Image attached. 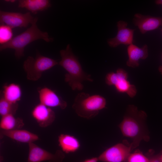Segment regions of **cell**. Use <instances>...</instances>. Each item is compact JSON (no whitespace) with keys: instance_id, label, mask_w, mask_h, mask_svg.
Instances as JSON below:
<instances>
[{"instance_id":"5bb4252c","label":"cell","mask_w":162,"mask_h":162,"mask_svg":"<svg viewBox=\"0 0 162 162\" xmlns=\"http://www.w3.org/2000/svg\"><path fill=\"white\" fill-rule=\"evenodd\" d=\"M127 51L128 58L126 64L134 68L139 66L140 60L145 59L148 56V47L146 44L140 47L133 44H131L128 46Z\"/></svg>"},{"instance_id":"9a60e30c","label":"cell","mask_w":162,"mask_h":162,"mask_svg":"<svg viewBox=\"0 0 162 162\" xmlns=\"http://www.w3.org/2000/svg\"><path fill=\"white\" fill-rule=\"evenodd\" d=\"M1 134L17 142L28 144L39 139V136L37 134L26 130L21 129L10 130H1Z\"/></svg>"},{"instance_id":"8fae6325","label":"cell","mask_w":162,"mask_h":162,"mask_svg":"<svg viewBox=\"0 0 162 162\" xmlns=\"http://www.w3.org/2000/svg\"><path fill=\"white\" fill-rule=\"evenodd\" d=\"M133 22L135 26H137L140 32L144 34L162 26V17L153 16L136 13L134 16Z\"/></svg>"},{"instance_id":"cb8c5ba5","label":"cell","mask_w":162,"mask_h":162,"mask_svg":"<svg viewBox=\"0 0 162 162\" xmlns=\"http://www.w3.org/2000/svg\"><path fill=\"white\" fill-rule=\"evenodd\" d=\"M98 159L97 157L86 159L82 162H98Z\"/></svg>"},{"instance_id":"2e32d148","label":"cell","mask_w":162,"mask_h":162,"mask_svg":"<svg viewBox=\"0 0 162 162\" xmlns=\"http://www.w3.org/2000/svg\"><path fill=\"white\" fill-rule=\"evenodd\" d=\"M59 145L64 152L68 154L77 151L80 146V142L74 136L61 134L58 137Z\"/></svg>"},{"instance_id":"3957f363","label":"cell","mask_w":162,"mask_h":162,"mask_svg":"<svg viewBox=\"0 0 162 162\" xmlns=\"http://www.w3.org/2000/svg\"><path fill=\"white\" fill-rule=\"evenodd\" d=\"M38 19V18L35 17L29 28L13 37L8 43L0 45V51L7 49H14L16 57L20 58L24 56L25 48L31 42L40 39L47 42L52 41L53 39L49 37L47 32H42L38 28L36 24Z\"/></svg>"},{"instance_id":"ba28073f","label":"cell","mask_w":162,"mask_h":162,"mask_svg":"<svg viewBox=\"0 0 162 162\" xmlns=\"http://www.w3.org/2000/svg\"><path fill=\"white\" fill-rule=\"evenodd\" d=\"M29 152L27 162H62L65 158L64 152L57 150L54 154L41 148L34 142L28 144Z\"/></svg>"},{"instance_id":"d6986e66","label":"cell","mask_w":162,"mask_h":162,"mask_svg":"<svg viewBox=\"0 0 162 162\" xmlns=\"http://www.w3.org/2000/svg\"><path fill=\"white\" fill-rule=\"evenodd\" d=\"M24 125L22 119L20 118H16L12 114L2 117L0 122L1 129L6 130L21 129Z\"/></svg>"},{"instance_id":"4fadbf2b","label":"cell","mask_w":162,"mask_h":162,"mask_svg":"<svg viewBox=\"0 0 162 162\" xmlns=\"http://www.w3.org/2000/svg\"><path fill=\"white\" fill-rule=\"evenodd\" d=\"M32 115L39 126L42 128L51 125L56 118L55 112L51 108L40 103L34 108Z\"/></svg>"},{"instance_id":"30bf717a","label":"cell","mask_w":162,"mask_h":162,"mask_svg":"<svg viewBox=\"0 0 162 162\" xmlns=\"http://www.w3.org/2000/svg\"><path fill=\"white\" fill-rule=\"evenodd\" d=\"M128 23L120 20L117 23V33L114 38L108 39L107 42L110 47L115 48L121 44L128 46L133 44L135 29L127 27Z\"/></svg>"},{"instance_id":"9c48e42d","label":"cell","mask_w":162,"mask_h":162,"mask_svg":"<svg viewBox=\"0 0 162 162\" xmlns=\"http://www.w3.org/2000/svg\"><path fill=\"white\" fill-rule=\"evenodd\" d=\"M35 17H33L29 12L24 14L0 11L1 24L7 25L11 28L26 27L34 21Z\"/></svg>"},{"instance_id":"7402d4cb","label":"cell","mask_w":162,"mask_h":162,"mask_svg":"<svg viewBox=\"0 0 162 162\" xmlns=\"http://www.w3.org/2000/svg\"><path fill=\"white\" fill-rule=\"evenodd\" d=\"M149 158L145 155L141 151L137 150L129 156L127 162H148Z\"/></svg>"},{"instance_id":"4316f807","label":"cell","mask_w":162,"mask_h":162,"mask_svg":"<svg viewBox=\"0 0 162 162\" xmlns=\"http://www.w3.org/2000/svg\"><path fill=\"white\" fill-rule=\"evenodd\" d=\"M158 154L160 161L161 162H162V150Z\"/></svg>"},{"instance_id":"e0dca14e","label":"cell","mask_w":162,"mask_h":162,"mask_svg":"<svg viewBox=\"0 0 162 162\" xmlns=\"http://www.w3.org/2000/svg\"><path fill=\"white\" fill-rule=\"evenodd\" d=\"M22 91L20 86L15 83L4 85L0 92L2 96L7 101L12 103H18L21 98Z\"/></svg>"},{"instance_id":"603a6c76","label":"cell","mask_w":162,"mask_h":162,"mask_svg":"<svg viewBox=\"0 0 162 162\" xmlns=\"http://www.w3.org/2000/svg\"><path fill=\"white\" fill-rule=\"evenodd\" d=\"M150 155L149 157L148 162H161L159 154L154 155L152 154Z\"/></svg>"},{"instance_id":"7a4b0ae2","label":"cell","mask_w":162,"mask_h":162,"mask_svg":"<svg viewBox=\"0 0 162 162\" xmlns=\"http://www.w3.org/2000/svg\"><path fill=\"white\" fill-rule=\"evenodd\" d=\"M61 58L58 64L67 71L64 81L73 90L81 91L84 88L82 82L93 81L90 75L85 72L77 58L73 53L70 45L68 44L65 49L60 51Z\"/></svg>"},{"instance_id":"484cf974","label":"cell","mask_w":162,"mask_h":162,"mask_svg":"<svg viewBox=\"0 0 162 162\" xmlns=\"http://www.w3.org/2000/svg\"><path fill=\"white\" fill-rule=\"evenodd\" d=\"M158 70L160 74L162 75V64L160 65L158 68Z\"/></svg>"},{"instance_id":"6da1fadb","label":"cell","mask_w":162,"mask_h":162,"mask_svg":"<svg viewBox=\"0 0 162 162\" xmlns=\"http://www.w3.org/2000/svg\"><path fill=\"white\" fill-rule=\"evenodd\" d=\"M147 116L143 111L134 105L128 106L123 119L119 125L122 135L139 145L142 140L148 141L150 138L146 126Z\"/></svg>"},{"instance_id":"7c38bea8","label":"cell","mask_w":162,"mask_h":162,"mask_svg":"<svg viewBox=\"0 0 162 162\" xmlns=\"http://www.w3.org/2000/svg\"><path fill=\"white\" fill-rule=\"evenodd\" d=\"M38 91L40 103L50 108L58 107L62 110L67 107V102L50 88H39Z\"/></svg>"},{"instance_id":"f1b7e54d","label":"cell","mask_w":162,"mask_h":162,"mask_svg":"<svg viewBox=\"0 0 162 162\" xmlns=\"http://www.w3.org/2000/svg\"><path fill=\"white\" fill-rule=\"evenodd\" d=\"M162 26V28H161V32H162V26Z\"/></svg>"},{"instance_id":"277c9868","label":"cell","mask_w":162,"mask_h":162,"mask_svg":"<svg viewBox=\"0 0 162 162\" xmlns=\"http://www.w3.org/2000/svg\"><path fill=\"white\" fill-rule=\"evenodd\" d=\"M106 105V100L103 97L82 92L76 96L72 107L78 116L89 119L98 115Z\"/></svg>"},{"instance_id":"52a82bcc","label":"cell","mask_w":162,"mask_h":162,"mask_svg":"<svg viewBox=\"0 0 162 162\" xmlns=\"http://www.w3.org/2000/svg\"><path fill=\"white\" fill-rule=\"evenodd\" d=\"M138 146L132 142L118 143L108 148L98 157L103 162H126L131 152Z\"/></svg>"},{"instance_id":"83f0119b","label":"cell","mask_w":162,"mask_h":162,"mask_svg":"<svg viewBox=\"0 0 162 162\" xmlns=\"http://www.w3.org/2000/svg\"><path fill=\"white\" fill-rule=\"evenodd\" d=\"M6 2H15V0H6Z\"/></svg>"},{"instance_id":"ac0fdd59","label":"cell","mask_w":162,"mask_h":162,"mask_svg":"<svg viewBox=\"0 0 162 162\" xmlns=\"http://www.w3.org/2000/svg\"><path fill=\"white\" fill-rule=\"evenodd\" d=\"M18 7L25 8L34 14L38 12L45 10L51 6L48 0H20L18 1Z\"/></svg>"},{"instance_id":"5b68a950","label":"cell","mask_w":162,"mask_h":162,"mask_svg":"<svg viewBox=\"0 0 162 162\" xmlns=\"http://www.w3.org/2000/svg\"><path fill=\"white\" fill-rule=\"evenodd\" d=\"M58 64L57 61L38 53L35 58L27 57L23 67L28 80L36 81L40 79L43 73Z\"/></svg>"},{"instance_id":"ffe728a7","label":"cell","mask_w":162,"mask_h":162,"mask_svg":"<svg viewBox=\"0 0 162 162\" xmlns=\"http://www.w3.org/2000/svg\"><path fill=\"white\" fill-rule=\"evenodd\" d=\"M18 103H12L5 100L0 95V115L2 117L7 115H14L18 109Z\"/></svg>"},{"instance_id":"d4e9b609","label":"cell","mask_w":162,"mask_h":162,"mask_svg":"<svg viewBox=\"0 0 162 162\" xmlns=\"http://www.w3.org/2000/svg\"><path fill=\"white\" fill-rule=\"evenodd\" d=\"M155 3L157 4L162 5V0H156L155 1Z\"/></svg>"},{"instance_id":"44dd1931","label":"cell","mask_w":162,"mask_h":162,"mask_svg":"<svg viewBox=\"0 0 162 162\" xmlns=\"http://www.w3.org/2000/svg\"><path fill=\"white\" fill-rule=\"evenodd\" d=\"M10 27L3 24L0 26V45L6 44L10 41L13 38V33Z\"/></svg>"},{"instance_id":"8992f818","label":"cell","mask_w":162,"mask_h":162,"mask_svg":"<svg viewBox=\"0 0 162 162\" xmlns=\"http://www.w3.org/2000/svg\"><path fill=\"white\" fill-rule=\"evenodd\" d=\"M127 72L122 68L118 69L116 73H107L105 77V82L108 86H113L119 93H126L130 97H134L137 93L135 85L131 84L128 80Z\"/></svg>"}]
</instances>
